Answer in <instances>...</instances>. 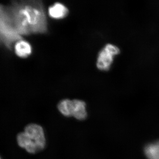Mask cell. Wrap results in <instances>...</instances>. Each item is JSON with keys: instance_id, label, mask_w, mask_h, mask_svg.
Returning <instances> with one entry per match:
<instances>
[{"instance_id": "3957f363", "label": "cell", "mask_w": 159, "mask_h": 159, "mask_svg": "<svg viewBox=\"0 0 159 159\" xmlns=\"http://www.w3.org/2000/svg\"><path fill=\"white\" fill-rule=\"evenodd\" d=\"M120 53V49L117 46L111 43L106 45L98 54L97 68L101 71L109 70L113 63L114 57Z\"/></svg>"}, {"instance_id": "5b68a950", "label": "cell", "mask_w": 159, "mask_h": 159, "mask_svg": "<svg viewBox=\"0 0 159 159\" xmlns=\"http://www.w3.org/2000/svg\"><path fill=\"white\" fill-rule=\"evenodd\" d=\"M48 14L49 16L53 19H62L67 16L69 10L64 4L57 2L49 7Z\"/></svg>"}, {"instance_id": "9c48e42d", "label": "cell", "mask_w": 159, "mask_h": 159, "mask_svg": "<svg viewBox=\"0 0 159 159\" xmlns=\"http://www.w3.org/2000/svg\"><path fill=\"white\" fill-rule=\"evenodd\" d=\"M0 159H2V158H1V157H0Z\"/></svg>"}, {"instance_id": "52a82bcc", "label": "cell", "mask_w": 159, "mask_h": 159, "mask_svg": "<svg viewBox=\"0 0 159 159\" xmlns=\"http://www.w3.org/2000/svg\"><path fill=\"white\" fill-rule=\"evenodd\" d=\"M145 152L148 159H159V142L146 146Z\"/></svg>"}, {"instance_id": "8992f818", "label": "cell", "mask_w": 159, "mask_h": 159, "mask_svg": "<svg viewBox=\"0 0 159 159\" xmlns=\"http://www.w3.org/2000/svg\"><path fill=\"white\" fill-rule=\"evenodd\" d=\"M14 51L18 57L25 58L32 53V48L29 42L20 39L15 44Z\"/></svg>"}, {"instance_id": "6da1fadb", "label": "cell", "mask_w": 159, "mask_h": 159, "mask_svg": "<svg viewBox=\"0 0 159 159\" xmlns=\"http://www.w3.org/2000/svg\"><path fill=\"white\" fill-rule=\"evenodd\" d=\"M9 11L11 23L20 36L48 32L43 0H16Z\"/></svg>"}, {"instance_id": "ba28073f", "label": "cell", "mask_w": 159, "mask_h": 159, "mask_svg": "<svg viewBox=\"0 0 159 159\" xmlns=\"http://www.w3.org/2000/svg\"><path fill=\"white\" fill-rule=\"evenodd\" d=\"M72 100L69 99H64L60 101L57 105V108L60 112L65 116L70 117V111Z\"/></svg>"}, {"instance_id": "277c9868", "label": "cell", "mask_w": 159, "mask_h": 159, "mask_svg": "<svg viewBox=\"0 0 159 159\" xmlns=\"http://www.w3.org/2000/svg\"><path fill=\"white\" fill-rule=\"evenodd\" d=\"M70 115V117H74L77 120H85L88 117L85 102L80 99L72 100Z\"/></svg>"}, {"instance_id": "7a4b0ae2", "label": "cell", "mask_w": 159, "mask_h": 159, "mask_svg": "<svg viewBox=\"0 0 159 159\" xmlns=\"http://www.w3.org/2000/svg\"><path fill=\"white\" fill-rule=\"evenodd\" d=\"M18 144L27 152L35 154L45 148L46 140L43 127L37 124L27 125L23 132L17 135Z\"/></svg>"}]
</instances>
